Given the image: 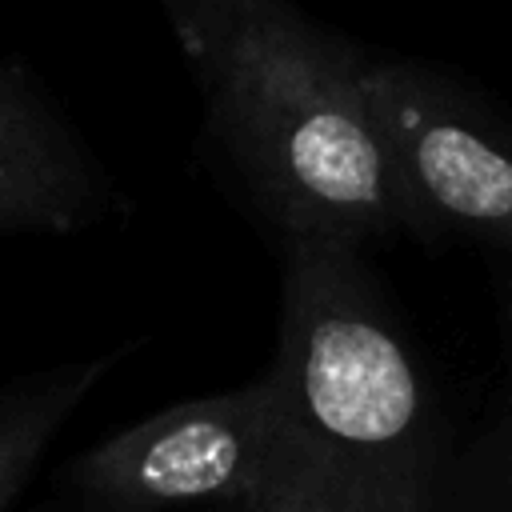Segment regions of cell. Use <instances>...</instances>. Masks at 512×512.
Segmentation results:
<instances>
[{
  "label": "cell",
  "instance_id": "obj_3",
  "mask_svg": "<svg viewBox=\"0 0 512 512\" xmlns=\"http://www.w3.org/2000/svg\"><path fill=\"white\" fill-rule=\"evenodd\" d=\"M364 92L432 240L460 236L512 260V128L404 60H364Z\"/></svg>",
  "mask_w": 512,
  "mask_h": 512
},
{
  "label": "cell",
  "instance_id": "obj_5",
  "mask_svg": "<svg viewBox=\"0 0 512 512\" xmlns=\"http://www.w3.org/2000/svg\"><path fill=\"white\" fill-rule=\"evenodd\" d=\"M100 204V180L68 128L36 100H0V236L72 232Z\"/></svg>",
  "mask_w": 512,
  "mask_h": 512
},
{
  "label": "cell",
  "instance_id": "obj_4",
  "mask_svg": "<svg viewBox=\"0 0 512 512\" xmlns=\"http://www.w3.org/2000/svg\"><path fill=\"white\" fill-rule=\"evenodd\" d=\"M260 380L176 400L68 468L84 512H248L260 476Z\"/></svg>",
  "mask_w": 512,
  "mask_h": 512
},
{
  "label": "cell",
  "instance_id": "obj_7",
  "mask_svg": "<svg viewBox=\"0 0 512 512\" xmlns=\"http://www.w3.org/2000/svg\"><path fill=\"white\" fill-rule=\"evenodd\" d=\"M508 372L472 436L448 456L440 512H512V272L504 280Z\"/></svg>",
  "mask_w": 512,
  "mask_h": 512
},
{
  "label": "cell",
  "instance_id": "obj_8",
  "mask_svg": "<svg viewBox=\"0 0 512 512\" xmlns=\"http://www.w3.org/2000/svg\"><path fill=\"white\" fill-rule=\"evenodd\" d=\"M260 0H160L184 56L200 68H208L224 44L232 40V32L248 20V12L256 8Z\"/></svg>",
  "mask_w": 512,
  "mask_h": 512
},
{
  "label": "cell",
  "instance_id": "obj_1",
  "mask_svg": "<svg viewBox=\"0 0 512 512\" xmlns=\"http://www.w3.org/2000/svg\"><path fill=\"white\" fill-rule=\"evenodd\" d=\"M360 252L316 236L284 244L248 512H440L452 452L436 396Z\"/></svg>",
  "mask_w": 512,
  "mask_h": 512
},
{
  "label": "cell",
  "instance_id": "obj_9",
  "mask_svg": "<svg viewBox=\"0 0 512 512\" xmlns=\"http://www.w3.org/2000/svg\"><path fill=\"white\" fill-rule=\"evenodd\" d=\"M24 96H32V92H28V84L20 80V72L0 60V100H24Z\"/></svg>",
  "mask_w": 512,
  "mask_h": 512
},
{
  "label": "cell",
  "instance_id": "obj_2",
  "mask_svg": "<svg viewBox=\"0 0 512 512\" xmlns=\"http://www.w3.org/2000/svg\"><path fill=\"white\" fill-rule=\"evenodd\" d=\"M216 136L284 236L432 244L364 92V56L260 0L200 68Z\"/></svg>",
  "mask_w": 512,
  "mask_h": 512
},
{
  "label": "cell",
  "instance_id": "obj_6",
  "mask_svg": "<svg viewBox=\"0 0 512 512\" xmlns=\"http://www.w3.org/2000/svg\"><path fill=\"white\" fill-rule=\"evenodd\" d=\"M100 372L104 360H88L36 372L28 380L0 388V512L16 508V496L36 472L44 448L52 444L60 424L84 404Z\"/></svg>",
  "mask_w": 512,
  "mask_h": 512
}]
</instances>
